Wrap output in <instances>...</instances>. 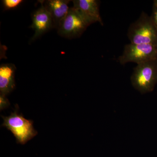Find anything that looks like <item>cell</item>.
<instances>
[{
	"instance_id": "cell-9",
	"label": "cell",
	"mask_w": 157,
	"mask_h": 157,
	"mask_svg": "<svg viewBox=\"0 0 157 157\" xmlns=\"http://www.w3.org/2000/svg\"><path fill=\"white\" fill-rule=\"evenodd\" d=\"M16 67L12 64H4L0 67V92L6 95L11 93L15 86L14 73Z\"/></svg>"
},
{
	"instance_id": "cell-7",
	"label": "cell",
	"mask_w": 157,
	"mask_h": 157,
	"mask_svg": "<svg viewBox=\"0 0 157 157\" xmlns=\"http://www.w3.org/2000/svg\"><path fill=\"white\" fill-rule=\"evenodd\" d=\"M73 7L78 10L90 24L99 22L104 25L99 9V2L96 0H74Z\"/></svg>"
},
{
	"instance_id": "cell-4",
	"label": "cell",
	"mask_w": 157,
	"mask_h": 157,
	"mask_svg": "<svg viewBox=\"0 0 157 157\" xmlns=\"http://www.w3.org/2000/svg\"><path fill=\"white\" fill-rule=\"evenodd\" d=\"M90 25L80 12L70 8L67 14L59 26L58 33L65 38L72 39L80 37Z\"/></svg>"
},
{
	"instance_id": "cell-5",
	"label": "cell",
	"mask_w": 157,
	"mask_h": 157,
	"mask_svg": "<svg viewBox=\"0 0 157 157\" xmlns=\"http://www.w3.org/2000/svg\"><path fill=\"white\" fill-rule=\"evenodd\" d=\"M156 59L157 46L130 43L125 46L123 52L118 60L122 65L128 63H135L138 64Z\"/></svg>"
},
{
	"instance_id": "cell-1",
	"label": "cell",
	"mask_w": 157,
	"mask_h": 157,
	"mask_svg": "<svg viewBox=\"0 0 157 157\" xmlns=\"http://www.w3.org/2000/svg\"><path fill=\"white\" fill-rule=\"evenodd\" d=\"M128 36L132 44L157 46V30L151 16L143 11L139 18L131 24L128 29Z\"/></svg>"
},
{
	"instance_id": "cell-6",
	"label": "cell",
	"mask_w": 157,
	"mask_h": 157,
	"mask_svg": "<svg viewBox=\"0 0 157 157\" xmlns=\"http://www.w3.org/2000/svg\"><path fill=\"white\" fill-rule=\"evenodd\" d=\"M41 6L34 12L33 15V23L30 27L35 31L32 41L35 40L49 30L53 27L52 17L48 10L40 1Z\"/></svg>"
},
{
	"instance_id": "cell-10",
	"label": "cell",
	"mask_w": 157,
	"mask_h": 157,
	"mask_svg": "<svg viewBox=\"0 0 157 157\" xmlns=\"http://www.w3.org/2000/svg\"><path fill=\"white\" fill-rule=\"evenodd\" d=\"M23 2L22 0H4L3 6L6 10H11L16 9Z\"/></svg>"
},
{
	"instance_id": "cell-2",
	"label": "cell",
	"mask_w": 157,
	"mask_h": 157,
	"mask_svg": "<svg viewBox=\"0 0 157 157\" xmlns=\"http://www.w3.org/2000/svg\"><path fill=\"white\" fill-rule=\"evenodd\" d=\"M131 79L133 87L141 94L152 91L157 83V59L137 64Z\"/></svg>"
},
{
	"instance_id": "cell-8",
	"label": "cell",
	"mask_w": 157,
	"mask_h": 157,
	"mask_svg": "<svg viewBox=\"0 0 157 157\" xmlns=\"http://www.w3.org/2000/svg\"><path fill=\"white\" fill-rule=\"evenodd\" d=\"M70 2L68 0L42 1L43 5L52 17L53 27L58 29L61 22L69 11L70 8H69L68 4Z\"/></svg>"
},
{
	"instance_id": "cell-3",
	"label": "cell",
	"mask_w": 157,
	"mask_h": 157,
	"mask_svg": "<svg viewBox=\"0 0 157 157\" xmlns=\"http://www.w3.org/2000/svg\"><path fill=\"white\" fill-rule=\"evenodd\" d=\"M2 117L4 120L2 126L11 131L17 143L25 144L38 134L34 128L33 122L19 114L17 109L9 117Z\"/></svg>"
},
{
	"instance_id": "cell-11",
	"label": "cell",
	"mask_w": 157,
	"mask_h": 157,
	"mask_svg": "<svg viewBox=\"0 0 157 157\" xmlns=\"http://www.w3.org/2000/svg\"><path fill=\"white\" fill-rule=\"evenodd\" d=\"M10 105L9 100L6 98V95L1 94L0 96V108L1 110L5 109Z\"/></svg>"
},
{
	"instance_id": "cell-13",
	"label": "cell",
	"mask_w": 157,
	"mask_h": 157,
	"mask_svg": "<svg viewBox=\"0 0 157 157\" xmlns=\"http://www.w3.org/2000/svg\"><path fill=\"white\" fill-rule=\"evenodd\" d=\"M153 6L157 7V0H155V1H154Z\"/></svg>"
},
{
	"instance_id": "cell-12",
	"label": "cell",
	"mask_w": 157,
	"mask_h": 157,
	"mask_svg": "<svg viewBox=\"0 0 157 157\" xmlns=\"http://www.w3.org/2000/svg\"><path fill=\"white\" fill-rule=\"evenodd\" d=\"M152 21L157 30V7L153 6L152 11L151 15Z\"/></svg>"
}]
</instances>
